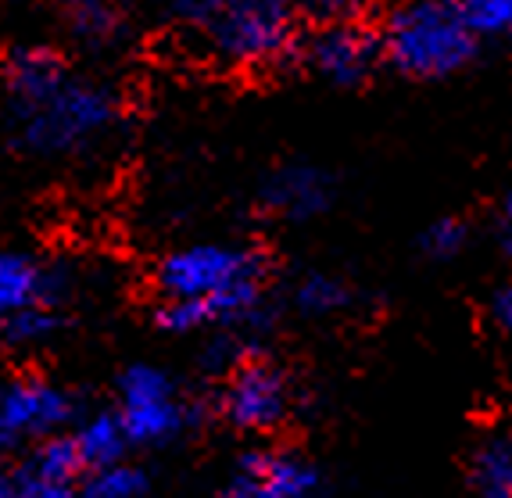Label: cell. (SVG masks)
Masks as SVG:
<instances>
[{
  "label": "cell",
  "instance_id": "obj_11",
  "mask_svg": "<svg viewBox=\"0 0 512 498\" xmlns=\"http://www.w3.org/2000/svg\"><path fill=\"white\" fill-rule=\"evenodd\" d=\"M330 172L308 162H287L273 169L262 183V208L283 223H312L333 205Z\"/></svg>",
  "mask_w": 512,
  "mask_h": 498
},
{
  "label": "cell",
  "instance_id": "obj_7",
  "mask_svg": "<svg viewBox=\"0 0 512 498\" xmlns=\"http://www.w3.org/2000/svg\"><path fill=\"white\" fill-rule=\"evenodd\" d=\"M294 380L269 359H240L230 373H222L215 413L240 434H276L294 416Z\"/></svg>",
  "mask_w": 512,
  "mask_h": 498
},
{
  "label": "cell",
  "instance_id": "obj_19",
  "mask_svg": "<svg viewBox=\"0 0 512 498\" xmlns=\"http://www.w3.org/2000/svg\"><path fill=\"white\" fill-rule=\"evenodd\" d=\"M459 8L470 33L477 36V43L509 40L512 36V0H470V4H459Z\"/></svg>",
  "mask_w": 512,
  "mask_h": 498
},
{
  "label": "cell",
  "instance_id": "obj_22",
  "mask_svg": "<svg viewBox=\"0 0 512 498\" xmlns=\"http://www.w3.org/2000/svg\"><path fill=\"white\" fill-rule=\"evenodd\" d=\"M487 316H491V323H495L505 337H512V280L491 294V301H487Z\"/></svg>",
  "mask_w": 512,
  "mask_h": 498
},
{
  "label": "cell",
  "instance_id": "obj_5",
  "mask_svg": "<svg viewBox=\"0 0 512 498\" xmlns=\"http://www.w3.org/2000/svg\"><path fill=\"white\" fill-rule=\"evenodd\" d=\"M301 15H305V40L298 58L319 79L333 86H359L384 65L380 33L362 8L326 4Z\"/></svg>",
  "mask_w": 512,
  "mask_h": 498
},
{
  "label": "cell",
  "instance_id": "obj_12",
  "mask_svg": "<svg viewBox=\"0 0 512 498\" xmlns=\"http://www.w3.org/2000/svg\"><path fill=\"white\" fill-rule=\"evenodd\" d=\"M69 438L76 445V456L86 473L122 463V459H129V448H133L126 438V430H122V420L115 416V409H97V413L79 416L72 423Z\"/></svg>",
  "mask_w": 512,
  "mask_h": 498
},
{
  "label": "cell",
  "instance_id": "obj_24",
  "mask_svg": "<svg viewBox=\"0 0 512 498\" xmlns=\"http://www.w3.org/2000/svg\"><path fill=\"white\" fill-rule=\"evenodd\" d=\"M0 498H11V477L0 470Z\"/></svg>",
  "mask_w": 512,
  "mask_h": 498
},
{
  "label": "cell",
  "instance_id": "obj_18",
  "mask_svg": "<svg viewBox=\"0 0 512 498\" xmlns=\"http://www.w3.org/2000/svg\"><path fill=\"white\" fill-rule=\"evenodd\" d=\"M466 248H470V223L459 215H441L419 233V251H423V258H434V262H452Z\"/></svg>",
  "mask_w": 512,
  "mask_h": 498
},
{
  "label": "cell",
  "instance_id": "obj_17",
  "mask_svg": "<svg viewBox=\"0 0 512 498\" xmlns=\"http://www.w3.org/2000/svg\"><path fill=\"white\" fill-rule=\"evenodd\" d=\"M151 491V473L140 463H122L90 470L79 481V495L83 498H144Z\"/></svg>",
  "mask_w": 512,
  "mask_h": 498
},
{
  "label": "cell",
  "instance_id": "obj_15",
  "mask_svg": "<svg viewBox=\"0 0 512 498\" xmlns=\"http://www.w3.org/2000/svg\"><path fill=\"white\" fill-rule=\"evenodd\" d=\"M291 305L305 319H330L351 305V287L341 276L312 269V273L298 276L291 287Z\"/></svg>",
  "mask_w": 512,
  "mask_h": 498
},
{
  "label": "cell",
  "instance_id": "obj_16",
  "mask_svg": "<svg viewBox=\"0 0 512 498\" xmlns=\"http://www.w3.org/2000/svg\"><path fill=\"white\" fill-rule=\"evenodd\" d=\"M22 470L33 473V477H43V481H61V484H79L86 477L83 463H79V456H76V445H72V438H69V430L58 434V438L40 441L36 448H29Z\"/></svg>",
  "mask_w": 512,
  "mask_h": 498
},
{
  "label": "cell",
  "instance_id": "obj_10",
  "mask_svg": "<svg viewBox=\"0 0 512 498\" xmlns=\"http://www.w3.org/2000/svg\"><path fill=\"white\" fill-rule=\"evenodd\" d=\"M72 287L65 269L26 248L0 244V337L33 309H61Z\"/></svg>",
  "mask_w": 512,
  "mask_h": 498
},
{
  "label": "cell",
  "instance_id": "obj_9",
  "mask_svg": "<svg viewBox=\"0 0 512 498\" xmlns=\"http://www.w3.org/2000/svg\"><path fill=\"white\" fill-rule=\"evenodd\" d=\"M323 491V470L294 448L258 445L233 466L222 498H316Z\"/></svg>",
  "mask_w": 512,
  "mask_h": 498
},
{
  "label": "cell",
  "instance_id": "obj_14",
  "mask_svg": "<svg viewBox=\"0 0 512 498\" xmlns=\"http://www.w3.org/2000/svg\"><path fill=\"white\" fill-rule=\"evenodd\" d=\"M473 498H512V438L495 434L480 441L470 456Z\"/></svg>",
  "mask_w": 512,
  "mask_h": 498
},
{
  "label": "cell",
  "instance_id": "obj_23",
  "mask_svg": "<svg viewBox=\"0 0 512 498\" xmlns=\"http://www.w3.org/2000/svg\"><path fill=\"white\" fill-rule=\"evenodd\" d=\"M498 241L512 255V190L502 198V208H498Z\"/></svg>",
  "mask_w": 512,
  "mask_h": 498
},
{
  "label": "cell",
  "instance_id": "obj_1",
  "mask_svg": "<svg viewBox=\"0 0 512 498\" xmlns=\"http://www.w3.org/2000/svg\"><path fill=\"white\" fill-rule=\"evenodd\" d=\"M4 112L11 144L36 162H86L126 119L119 90L51 43H22L4 58Z\"/></svg>",
  "mask_w": 512,
  "mask_h": 498
},
{
  "label": "cell",
  "instance_id": "obj_2",
  "mask_svg": "<svg viewBox=\"0 0 512 498\" xmlns=\"http://www.w3.org/2000/svg\"><path fill=\"white\" fill-rule=\"evenodd\" d=\"M169 22L205 61L230 72H262L294 61L305 40V15L287 4H180Z\"/></svg>",
  "mask_w": 512,
  "mask_h": 498
},
{
  "label": "cell",
  "instance_id": "obj_20",
  "mask_svg": "<svg viewBox=\"0 0 512 498\" xmlns=\"http://www.w3.org/2000/svg\"><path fill=\"white\" fill-rule=\"evenodd\" d=\"M65 323V312L61 309H33L22 319H15L0 341L11 344V348H43L47 341H54Z\"/></svg>",
  "mask_w": 512,
  "mask_h": 498
},
{
  "label": "cell",
  "instance_id": "obj_8",
  "mask_svg": "<svg viewBox=\"0 0 512 498\" xmlns=\"http://www.w3.org/2000/svg\"><path fill=\"white\" fill-rule=\"evenodd\" d=\"M76 423V398L58 380L18 373L0 380V452L36 448Z\"/></svg>",
  "mask_w": 512,
  "mask_h": 498
},
{
  "label": "cell",
  "instance_id": "obj_6",
  "mask_svg": "<svg viewBox=\"0 0 512 498\" xmlns=\"http://www.w3.org/2000/svg\"><path fill=\"white\" fill-rule=\"evenodd\" d=\"M115 416L133 448H162L183 438V430L194 420L190 398L183 395L180 380L165 366L133 362L115 384Z\"/></svg>",
  "mask_w": 512,
  "mask_h": 498
},
{
  "label": "cell",
  "instance_id": "obj_13",
  "mask_svg": "<svg viewBox=\"0 0 512 498\" xmlns=\"http://www.w3.org/2000/svg\"><path fill=\"white\" fill-rule=\"evenodd\" d=\"M65 33L79 51L108 54L126 47L133 26H129L126 11L111 8V4H72L65 11Z\"/></svg>",
  "mask_w": 512,
  "mask_h": 498
},
{
  "label": "cell",
  "instance_id": "obj_3",
  "mask_svg": "<svg viewBox=\"0 0 512 498\" xmlns=\"http://www.w3.org/2000/svg\"><path fill=\"white\" fill-rule=\"evenodd\" d=\"M376 33L384 65L409 79L455 76L480 51L459 4H405L387 11Z\"/></svg>",
  "mask_w": 512,
  "mask_h": 498
},
{
  "label": "cell",
  "instance_id": "obj_4",
  "mask_svg": "<svg viewBox=\"0 0 512 498\" xmlns=\"http://www.w3.org/2000/svg\"><path fill=\"white\" fill-rule=\"evenodd\" d=\"M269 284V258L244 241H194L172 248L154 266L158 301H205Z\"/></svg>",
  "mask_w": 512,
  "mask_h": 498
},
{
  "label": "cell",
  "instance_id": "obj_21",
  "mask_svg": "<svg viewBox=\"0 0 512 498\" xmlns=\"http://www.w3.org/2000/svg\"><path fill=\"white\" fill-rule=\"evenodd\" d=\"M11 498H83V495H79V484L43 481V477L18 470L11 477Z\"/></svg>",
  "mask_w": 512,
  "mask_h": 498
}]
</instances>
